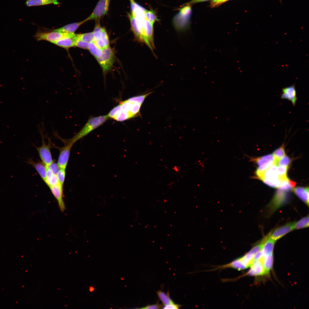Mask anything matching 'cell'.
Masks as SVG:
<instances>
[{
  "label": "cell",
  "instance_id": "6da1fadb",
  "mask_svg": "<svg viewBox=\"0 0 309 309\" xmlns=\"http://www.w3.org/2000/svg\"><path fill=\"white\" fill-rule=\"evenodd\" d=\"M107 115L91 118L80 130L72 138L66 140V143L73 145L79 139L102 125L108 119Z\"/></svg>",
  "mask_w": 309,
  "mask_h": 309
},
{
  "label": "cell",
  "instance_id": "7a4b0ae2",
  "mask_svg": "<svg viewBox=\"0 0 309 309\" xmlns=\"http://www.w3.org/2000/svg\"><path fill=\"white\" fill-rule=\"evenodd\" d=\"M76 34L52 31L51 29L38 30L34 35L37 41L46 40L52 43L61 39L73 37Z\"/></svg>",
  "mask_w": 309,
  "mask_h": 309
},
{
  "label": "cell",
  "instance_id": "3957f363",
  "mask_svg": "<svg viewBox=\"0 0 309 309\" xmlns=\"http://www.w3.org/2000/svg\"><path fill=\"white\" fill-rule=\"evenodd\" d=\"M180 10L173 19V23L176 30L181 31L185 29L188 25L191 8L190 5H186Z\"/></svg>",
  "mask_w": 309,
  "mask_h": 309
},
{
  "label": "cell",
  "instance_id": "277c9868",
  "mask_svg": "<svg viewBox=\"0 0 309 309\" xmlns=\"http://www.w3.org/2000/svg\"><path fill=\"white\" fill-rule=\"evenodd\" d=\"M277 166L276 165L272 166L257 176L268 186L279 188L281 181L277 173Z\"/></svg>",
  "mask_w": 309,
  "mask_h": 309
},
{
  "label": "cell",
  "instance_id": "5b68a950",
  "mask_svg": "<svg viewBox=\"0 0 309 309\" xmlns=\"http://www.w3.org/2000/svg\"><path fill=\"white\" fill-rule=\"evenodd\" d=\"M114 59V51L109 46L102 50L101 56L96 60L105 73L111 69Z\"/></svg>",
  "mask_w": 309,
  "mask_h": 309
},
{
  "label": "cell",
  "instance_id": "8992f818",
  "mask_svg": "<svg viewBox=\"0 0 309 309\" xmlns=\"http://www.w3.org/2000/svg\"><path fill=\"white\" fill-rule=\"evenodd\" d=\"M110 0H99L92 14L85 19L86 21L97 20L107 14Z\"/></svg>",
  "mask_w": 309,
  "mask_h": 309
},
{
  "label": "cell",
  "instance_id": "52a82bcc",
  "mask_svg": "<svg viewBox=\"0 0 309 309\" xmlns=\"http://www.w3.org/2000/svg\"><path fill=\"white\" fill-rule=\"evenodd\" d=\"M42 140V145L36 148L42 162L47 167L53 162L50 151V144H46L44 140Z\"/></svg>",
  "mask_w": 309,
  "mask_h": 309
},
{
  "label": "cell",
  "instance_id": "ba28073f",
  "mask_svg": "<svg viewBox=\"0 0 309 309\" xmlns=\"http://www.w3.org/2000/svg\"><path fill=\"white\" fill-rule=\"evenodd\" d=\"M72 146L71 144L66 143L64 146L60 149V154L57 164L60 169H66Z\"/></svg>",
  "mask_w": 309,
  "mask_h": 309
},
{
  "label": "cell",
  "instance_id": "9c48e42d",
  "mask_svg": "<svg viewBox=\"0 0 309 309\" xmlns=\"http://www.w3.org/2000/svg\"><path fill=\"white\" fill-rule=\"evenodd\" d=\"M128 14L130 20L132 30L136 38L138 41L142 42L141 21L137 19L132 13H128Z\"/></svg>",
  "mask_w": 309,
  "mask_h": 309
},
{
  "label": "cell",
  "instance_id": "30bf717a",
  "mask_svg": "<svg viewBox=\"0 0 309 309\" xmlns=\"http://www.w3.org/2000/svg\"><path fill=\"white\" fill-rule=\"evenodd\" d=\"M295 222H290L280 227L275 229L271 234L269 237L276 241L294 229Z\"/></svg>",
  "mask_w": 309,
  "mask_h": 309
},
{
  "label": "cell",
  "instance_id": "8fae6325",
  "mask_svg": "<svg viewBox=\"0 0 309 309\" xmlns=\"http://www.w3.org/2000/svg\"><path fill=\"white\" fill-rule=\"evenodd\" d=\"M282 91V93L281 95V98L290 101L294 106L297 100L295 85L294 84L284 88Z\"/></svg>",
  "mask_w": 309,
  "mask_h": 309
},
{
  "label": "cell",
  "instance_id": "7c38bea8",
  "mask_svg": "<svg viewBox=\"0 0 309 309\" xmlns=\"http://www.w3.org/2000/svg\"><path fill=\"white\" fill-rule=\"evenodd\" d=\"M63 186L60 183L49 187L53 195L57 201L60 210L63 211L65 207L63 199Z\"/></svg>",
  "mask_w": 309,
  "mask_h": 309
},
{
  "label": "cell",
  "instance_id": "4fadbf2b",
  "mask_svg": "<svg viewBox=\"0 0 309 309\" xmlns=\"http://www.w3.org/2000/svg\"><path fill=\"white\" fill-rule=\"evenodd\" d=\"M250 267L251 269L248 272L249 275L258 276L268 274L260 259L254 261Z\"/></svg>",
  "mask_w": 309,
  "mask_h": 309
},
{
  "label": "cell",
  "instance_id": "5bb4252c",
  "mask_svg": "<svg viewBox=\"0 0 309 309\" xmlns=\"http://www.w3.org/2000/svg\"><path fill=\"white\" fill-rule=\"evenodd\" d=\"M131 4L132 14L140 21L145 18V12L146 9L138 5L134 0H130Z\"/></svg>",
  "mask_w": 309,
  "mask_h": 309
},
{
  "label": "cell",
  "instance_id": "9a60e30c",
  "mask_svg": "<svg viewBox=\"0 0 309 309\" xmlns=\"http://www.w3.org/2000/svg\"><path fill=\"white\" fill-rule=\"evenodd\" d=\"M26 163L32 165L35 168L42 179L45 183L47 169L43 163L40 161L35 162L31 159H28V161H26Z\"/></svg>",
  "mask_w": 309,
  "mask_h": 309
},
{
  "label": "cell",
  "instance_id": "2e32d148",
  "mask_svg": "<svg viewBox=\"0 0 309 309\" xmlns=\"http://www.w3.org/2000/svg\"><path fill=\"white\" fill-rule=\"evenodd\" d=\"M94 42L100 49L102 50L109 46L108 35L105 29L102 27L100 38L94 40Z\"/></svg>",
  "mask_w": 309,
  "mask_h": 309
},
{
  "label": "cell",
  "instance_id": "e0dca14e",
  "mask_svg": "<svg viewBox=\"0 0 309 309\" xmlns=\"http://www.w3.org/2000/svg\"><path fill=\"white\" fill-rule=\"evenodd\" d=\"M297 196L308 206L309 205V188L298 187L292 189Z\"/></svg>",
  "mask_w": 309,
  "mask_h": 309
},
{
  "label": "cell",
  "instance_id": "ac0fdd59",
  "mask_svg": "<svg viewBox=\"0 0 309 309\" xmlns=\"http://www.w3.org/2000/svg\"><path fill=\"white\" fill-rule=\"evenodd\" d=\"M86 21L85 19L78 22L68 24L60 28L51 30L52 31H56L68 33H74L82 24Z\"/></svg>",
  "mask_w": 309,
  "mask_h": 309
},
{
  "label": "cell",
  "instance_id": "d6986e66",
  "mask_svg": "<svg viewBox=\"0 0 309 309\" xmlns=\"http://www.w3.org/2000/svg\"><path fill=\"white\" fill-rule=\"evenodd\" d=\"M58 0H26L25 4L28 7L40 6L51 4L58 5Z\"/></svg>",
  "mask_w": 309,
  "mask_h": 309
},
{
  "label": "cell",
  "instance_id": "ffe728a7",
  "mask_svg": "<svg viewBox=\"0 0 309 309\" xmlns=\"http://www.w3.org/2000/svg\"><path fill=\"white\" fill-rule=\"evenodd\" d=\"M74 37L72 38L63 39L53 43L62 48L68 49L75 46V39Z\"/></svg>",
  "mask_w": 309,
  "mask_h": 309
},
{
  "label": "cell",
  "instance_id": "44dd1931",
  "mask_svg": "<svg viewBox=\"0 0 309 309\" xmlns=\"http://www.w3.org/2000/svg\"><path fill=\"white\" fill-rule=\"evenodd\" d=\"M275 241H276L269 237L266 241L262 249L263 254V256H264L273 254Z\"/></svg>",
  "mask_w": 309,
  "mask_h": 309
},
{
  "label": "cell",
  "instance_id": "7402d4cb",
  "mask_svg": "<svg viewBox=\"0 0 309 309\" xmlns=\"http://www.w3.org/2000/svg\"><path fill=\"white\" fill-rule=\"evenodd\" d=\"M260 260L262 261L265 270L268 273L272 267L273 254L264 256H262Z\"/></svg>",
  "mask_w": 309,
  "mask_h": 309
},
{
  "label": "cell",
  "instance_id": "603a6c76",
  "mask_svg": "<svg viewBox=\"0 0 309 309\" xmlns=\"http://www.w3.org/2000/svg\"><path fill=\"white\" fill-rule=\"evenodd\" d=\"M250 161L256 163L260 166L269 162L274 161V159L272 154H269L256 158H251Z\"/></svg>",
  "mask_w": 309,
  "mask_h": 309
},
{
  "label": "cell",
  "instance_id": "cb8c5ba5",
  "mask_svg": "<svg viewBox=\"0 0 309 309\" xmlns=\"http://www.w3.org/2000/svg\"><path fill=\"white\" fill-rule=\"evenodd\" d=\"M75 37L84 42L90 43L94 42V39L93 32L75 34Z\"/></svg>",
  "mask_w": 309,
  "mask_h": 309
},
{
  "label": "cell",
  "instance_id": "d4e9b609",
  "mask_svg": "<svg viewBox=\"0 0 309 309\" xmlns=\"http://www.w3.org/2000/svg\"><path fill=\"white\" fill-rule=\"evenodd\" d=\"M133 117L134 116L130 113L121 109L117 113L113 119L117 121H122Z\"/></svg>",
  "mask_w": 309,
  "mask_h": 309
},
{
  "label": "cell",
  "instance_id": "484cf974",
  "mask_svg": "<svg viewBox=\"0 0 309 309\" xmlns=\"http://www.w3.org/2000/svg\"><path fill=\"white\" fill-rule=\"evenodd\" d=\"M88 49L96 59L102 55V50L99 48L94 42L89 43Z\"/></svg>",
  "mask_w": 309,
  "mask_h": 309
},
{
  "label": "cell",
  "instance_id": "4316f807",
  "mask_svg": "<svg viewBox=\"0 0 309 309\" xmlns=\"http://www.w3.org/2000/svg\"><path fill=\"white\" fill-rule=\"evenodd\" d=\"M157 294L159 298L164 305L174 303L172 300L170 298L169 294H166L161 290L158 291L157 292Z\"/></svg>",
  "mask_w": 309,
  "mask_h": 309
},
{
  "label": "cell",
  "instance_id": "83f0119b",
  "mask_svg": "<svg viewBox=\"0 0 309 309\" xmlns=\"http://www.w3.org/2000/svg\"><path fill=\"white\" fill-rule=\"evenodd\" d=\"M309 226L308 215L301 219L296 222H295L294 229L303 228Z\"/></svg>",
  "mask_w": 309,
  "mask_h": 309
},
{
  "label": "cell",
  "instance_id": "f1b7e54d",
  "mask_svg": "<svg viewBox=\"0 0 309 309\" xmlns=\"http://www.w3.org/2000/svg\"><path fill=\"white\" fill-rule=\"evenodd\" d=\"M272 155L274 159L275 164L277 166V163L278 161L286 155L284 148V145H283L274 151Z\"/></svg>",
  "mask_w": 309,
  "mask_h": 309
},
{
  "label": "cell",
  "instance_id": "f546056e",
  "mask_svg": "<svg viewBox=\"0 0 309 309\" xmlns=\"http://www.w3.org/2000/svg\"><path fill=\"white\" fill-rule=\"evenodd\" d=\"M288 169V166H277L276 171L281 181L287 178L286 173Z\"/></svg>",
  "mask_w": 309,
  "mask_h": 309
},
{
  "label": "cell",
  "instance_id": "4dcf8cb0",
  "mask_svg": "<svg viewBox=\"0 0 309 309\" xmlns=\"http://www.w3.org/2000/svg\"><path fill=\"white\" fill-rule=\"evenodd\" d=\"M153 92H150L142 95L132 97L126 100L129 102H132L142 104L146 98Z\"/></svg>",
  "mask_w": 309,
  "mask_h": 309
},
{
  "label": "cell",
  "instance_id": "1f68e13d",
  "mask_svg": "<svg viewBox=\"0 0 309 309\" xmlns=\"http://www.w3.org/2000/svg\"><path fill=\"white\" fill-rule=\"evenodd\" d=\"M145 18L153 24L159 21L154 11L152 10L146 9L145 12Z\"/></svg>",
  "mask_w": 309,
  "mask_h": 309
},
{
  "label": "cell",
  "instance_id": "d6a6232c",
  "mask_svg": "<svg viewBox=\"0 0 309 309\" xmlns=\"http://www.w3.org/2000/svg\"><path fill=\"white\" fill-rule=\"evenodd\" d=\"M274 165H276L275 161H271L259 166L256 171V175L257 176L259 175L266 170Z\"/></svg>",
  "mask_w": 309,
  "mask_h": 309
},
{
  "label": "cell",
  "instance_id": "836d02e7",
  "mask_svg": "<svg viewBox=\"0 0 309 309\" xmlns=\"http://www.w3.org/2000/svg\"><path fill=\"white\" fill-rule=\"evenodd\" d=\"M99 20V19L96 23L94 30L93 32L94 40L99 39L101 36L102 27L101 26Z\"/></svg>",
  "mask_w": 309,
  "mask_h": 309
},
{
  "label": "cell",
  "instance_id": "e575fe53",
  "mask_svg": "<svg viewBox=\"0 0 309 309\" xmlns=\"http://www.w3.org/2000/svg\"><path fill=\"white\" fill-rule=\"evenodd\" d=\"M132 102V105L130 113L134 117H135L139 114L140 109L142 105L136 102Z\"/></svg>",
  "mask_w": 309,
  "mask_h": 309
},
{
  "label": "cell",
  "instance_id": "d590c367",
  "mask_svg": "<svg viewBox=\"0 0 309 309\" xmlns=\"http://www.w3.org/2000/svg\"><path fill=\"white\" fill-rule=\"evenodd\" d=\"M132 103L133 102H129L126 100L122 102L120 104L121 105L122 110L131 114L130 111L132 105Z\"/></svg>",
  "mask_w": 309,
  "mask_h": 309
},
{
  "label": "cell",
  "instance_id": "8d00e7d4",
  "mask_svg": "<svg viewBox=\"0 0 309 309\" xmlns=\"http://www.w3.org/2000/svg\"><path fill=\"white\" fill-rule=\"evenodd\" d=\"M290 158L286 155L280 159L278 161L277 165L279 166H288L290 163Z\"/></svg>",
  "mask_w": 309,
  "mask_h": 309
},
{
  "label": "cell",
  "instance_id": "74e56055",
  "mask_svg": "<svg viewBox=\"0 0 309 309\" xmlns=\"http://www.w3.org/2000/svg\"><path fill=\"white\" fill-rule=\"evenodd\" d=\"M65 170L60 169L56 174L59 183L63 186L65 177Z\"/></svg>",
  "mask_w": 309,
  "mask_h": 309
},
{
  "label": "cell",
  "instance_id": "f35d334b",
  "mask_svg": "<svg viewBox=\"0 0 309 309\" xmlns=\"http://www.w3.org/2000/svg\"><path fill=\"white\" fill-rule=\"evenodd\" d=\"M74 37L75 39V46L84 49H88L89 43L84 42L77 39L75 36Z\"/></svg>",
  "mask_w": 309,
  "mask_h": 309
},
{
  "label": "cell",
  "instance_id": "ab89813d",
  "mask_svg": "<svg viewBox=\"0 0 309 309\" xmlns=\"http://www.w3.org/2000/svg\"><path fill=\"white\" fill-rule=\"evenodd\" d=\"M46 169L45 183L49 187L50 185L52 178L54 174L48 168H46Z\"/></svg>",
  "mask_w": 309,
  "mask_h": 309
},
{
  "label": "cell",
  "instance_id": "60d3db41",
  "mask_svg": "<svg viewBox=\"0 0 309 309\" xmlns=\"http://www.w3.org/2000/svg\"><path fill=\"white\" fill-rule=\"evenodd\" d=\"M121 109V105L120 104L113 108L107 115L109 118H113L117 113Z\"/></svg>",
  "mask_w": 309,
  "mask_h": 309
},
{
  "label": "cell",
  "instance_id": "b9f144b4",
  "mask_svg": "<svg viewBox=\"0 0 309 309\" xmlns=\"http://www.w3.org/2000/svg\"><path fill=\"white\" fill-rule=\"evenodd\" d=\"M46 168L49 169L52 171L54 174L56 175L60 169L58 164L53 162Z\"/></svg>",
  "mask_w": 309,
  "mask_h": 309
},
{
  "label": "cell",
  "instance_id": "7bdbcfd3",
  "mask_svg": "<svg viewBox=\"0 0 309 309\" xmlns=\"http://www.w3.org/2000/svg\"><path fill=\"white\" fill-rule=\"evenodd\" d=\"M181 306L180 304H175L174 303L164 305L162 308L165 309H178Z\"/></svg>",
  "mask_w": 309,
  "mask_h": 309
},
{
  "label": "cell",
  "instance_id": "ee69618b",
  "mask_svg": "<svg viewBox=\"0 0 309 309\" xmlns=\"http://www.w3.org/2000/svg\"><path fill=\"white\" fill-rule=\"evenodd\" d=\"M162 308V305H160L159 302H157L156 304L150 305H149L146 306H145L144 307L142 308H140V309H160Z\"/></svg>",
  "mask_w": 309,
  "mask_h": 309
},
{
  "label": "cell",
  "instance_id": "f6af8a7d",
  "mask_svg": "<svg viewBox=\"0 0 309 309\" xmlns=\"http://www.w3.org/2000/svg\"><path fill=\"white\" fill-rule=\"evenodd\" d=\"M59 183L56 175L54 174L52 178L50 185L49 187L55 186Z\"/></svg>",
  "mask_w": 309,
  "mask_h": 309
},
{
  "label": "cell",
  "instance_id": "bcb514c9",
  "mask_svg": "<svg viewBox=\"0 0 309 309\" xmlns=\"http://www.w3.org/2000/svg\"><path fill=\"white\" fill-rule=\"evenodd\" d=\"M263 255L262 251L261 250L254 255L253 257V261L260 259L262 256Z\"/></svg>",
  "mask_w": 309,
  "mask_h": 309
},
{
  "label": "cell",
  "instance_id": "7dc6e473",
  "mask_svg": "<svg viewBox=\"0 0 309 309\" xmlns=\"http://www.w3.org/2000/svg\"><path fill=\"white\" fill-rule=\"evenodd\" d=\"M227 0H213L211 2V5L213 7H215Z\"/></svg>",
  "mask_w": 309,
  "mask_h": 309
},
{
  "label": "cell",
  "instance_id": "c3c4849f",
  "mask_svg": "<svg viewBox=\"0 0 309 309\" xmlns=\"http://www.w3.org/2000/svg\"><path fill=\"white\" fill-rule=\"evenodd\" d=\"M208 0H193L188 3L186 4V5H189L194 4L198 2H203L205 1H206Z\"/></svg>",
  "mask_w": 309,
  "mask_h": 309
},
{
  "label": "cell",
  "instance_id": "681fc988",
  "mask_svg": "<svg viewBox=\"0 0 309 309\" xmlns=\"http://www.w3.org/2000/svg\"><path fill=\"white\" fill-rule=\"evenodd\" d=\"M288 183L290 186L291 187L295 186L296 183L295 182L291 181L289 179L288 180Z\"/></svg>",
  "mask_w": 309,
  "mask_h": 309
},
{
  "label": "cell",
  "instance_id": "f907efd6",
  "mask_svg": "<svg viewBox=\"0 0 309 309\" xmlns=\"http://www.w3.org/2000/svg\"><path fill=\"white\" fill-rule=\"evenodd\" d=\"M94 290V288L92 287H90V291L92 292Z\"/></svg>",
  "mask_w": 309,
  "mask_h": 309
},
{
  "label": "cell",
  "instance_id": "816d5d0a",
  "mask_svg": "<svg viewBox=\"0 0 309 309\" xmlns=\"http://www.w3.org/2000/svg\"><path fill=\"white\" fill-rule=\"evenodd\" d=\"M282 0H280V3H281V2H282Z\"/></svg>",
  "mask_w": 309,
  "mask_h": 309
}]
</instances>
